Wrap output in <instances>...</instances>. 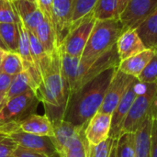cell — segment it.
Instances as JSON below:
<instances>
[{"label": "cell", "mask_w": 157, "mask_h": 157, "mask_svg": "<svg viewBox=\"0 0 157 157\" xmlns=\"http://www.w3.org/2000/svg\"><path fill=\"white\" fill-rule=\"evenodd\" d=\"M117 69L118 66L109 68L73 94L68 100L63 120L75 126H86L102 106Z\"/></svg>", "instance_id": "obj_1"}, {"label": "cell", "mask_w": 157, "mask_h": 157, "mask_svg": "<svg viewBox=\"0 0 157 157\" xmlns=\"http://www.w3.org/2000/svg\"><path fill=\"white\" fill-rule=\"evenodd\" d=\"M41 76L42 84L37 97L44 106L45 115L52 122L63 120L69 95L62 75V57L59 47L51 55L50 63Z\"/></svg>", "instance_id": "obj_2"}, {"label": "cell", "mask_w": 157, "mask_h": 157, "mask_svg": "<svg viewBox=\"0 0 157 157\" xmlns=\"http://www.w3.org/2000/svg\"><path fill=\"white\" fill-rule=\"evenodd\" d=\"M123 30L120 19L97 20L80 59L86 62L97 60L116 45Z\"/></svg>", "instance_id": "obj_3"}, {"label": "cell", "mask_w": 157, "mask_h": 157, "mask_svg": "<svg viewBox=\"0 0 157 157\" xmlns=\"http://www.w3.org/2000/svg\"><path fill=\"white\" fill-rule=\"evenodd\" d=\"M157 109V84L143 83L142 90L134 100L121 131L134 133ZM120 135V136H121Z\"/></svg>", "instance_id": "obj_4"}, {"label": "cell", "mask_w": 157, "mask_h": 157, "mask_svg": "<svg viewBox=\"0 0 157 157\" xmlns=\"http://www.w3.org/2000/svg\"><path fill=\"white\" fill-rule=\"evenodd\" d=\"M40 102L32 90L6 101L0 109V125L17 123L26 119L35 113Z\"/></svg>", "instance_id": "obj_5"}, {"label": "cell", "mask_w": 157, "mask_h": 157, "mask_svg": "<svg viewBox=\"0 0 157 157\" xmlns=\"http://www.w3.org/2000/svg\"><path fill=\"white\" fill-rule=\"evenodd\" d=\"M0 133L10 138L17 146L22 148L44 154L50 157L56 154L54 145L50 137L25 132L17 129L15 123L0 125Z\"/></svg>", "instance_id": "obj_6"}, {"label": "cell", "mask_w": 157, "mask_h": 157, "mask_svg": "<svg viewBox=\"0 0 157 157\" xmlns=\"http://www.w3.org/2000/svg\"><path fill=\"white\" fill-rule=\"evenodd\" d=\"M96 21L92 12L82 18L79 23L70 30L62 45L59 46L61 51L71 56L81 58Z\"/></svg>", "instance_id": "obj_7"}, {"label": "cell", "mask_w": 157, "mask_h": 157, "mask_svg": "<svg viewBox=\"0 0 157 157\" xmlns=\"http://www.w3.org/2000/svg\"><path fill=\"white\" fill-rule=\"evenodd\" d=\"M143 83L137 78L131 84L128 90L119 102L118 106L111 114V128L109 132V138L114 140L118 139L121 135V131L123 122L138 95L142 90Z\"/></svg>", "instance_id": "obj_8"}, {"label": "cell", "mask_w": 157, "mask_h": 157, "mask_svg": "<svg viewBox=\"0 0 157 157\" xmlns=\"http://www.w3.org/2000/svg\"><path fill=\"white\" fill-rule=\"evenodd\" d=\"M135 79V77L128 75L117 69L107 89L104 101L98 111L102 113L112 114L119 102L128 90L129 86Z\"/></svg>", "instance_id": "obj_9"}, {"label": "cell", "mask_w": 157, "mask_h": 157, "mask_svg": "<svg viewBox=\"0 0 157 157\" xmlns=\"http://www.w3.org/2000/svg\"><path fill=\"white\" fill-rule=\"evenodd\" d=\"M157 6V0H130L120 20L123 29H136Z\"/></svg>", "instance_id": "obj_10"}, {"label": "cell", "mask_w": 157, "mask_h": 157, "mask_svg": "<svg viewBox=\"0 0 157 157\" xmlns=\"http://www.w3.org/2000/svg\"><path fill=\"white\" fill-rule=\"evenodd\" d=\"M75 2V0H53L52 25L56 33L58 47L62 45L70 32Z\"/></svg>", "instance_id": "obj_11"}, {"label": "cell", "mask_w": 157, "mask_h": 157, "mask_svg": "<svg viewBox=\"0 0 157 157\" xmlns=\"http://www.w3.org/2000/svg\"><path fill=\"white\" fill-rule=\"evenodd\" d=\"M111 114L98 112L88 121L85 129V136L90 145H98L109 137Z\"/></svg>", "instance_id": "obj_12"}, {"label": "cell", "mask_w": 157, "mask_h": 157, "mask_svg": "<svg viewBox=\"0 0 157 157\" xmlns=\"http://www.w3.org/2000/svg\"><path fill=\"white\" fill-rule=\"evenodd\" d=\"M12 5L27 29L35 33L38 26L44 20V16L37 3L28 0H13Z\"/></svg>", "instance_id": "obj_13"}, {"label": "cell", "mask_w": 157, "mask_h": 157, "mask_svg": "<svg viewBox=\"0 0 157 157\" xmlns=\"http://www.w3.org/2000/svg\"><path fill=\"white\" fill-rule=\"evenodd\" d=\"M116 47L120 61L128 59L147 49L135 29L123 30L116 42Z\"/></svg>", "instance_id": "obj_14"}, {"label": "cell", "mask_w": 157, "mask_h": 157, "mask_svg": "<svg viewBox=\"0 0 157 157\" xmlns=\"http://www.w3.org/2000/svg\"><path fill=\"white\" fill-rule=\"evenodd\" d=\"M15 124L17 129L35 135L46 136L51 138L53 136L54 133L53 124L52 121L48 118V116L45 114L38 115L33 113Z\"/></svg>", "instance_id": "obj_15"}, {"label": "cell", "mask_w": 157, "mask_h": 157, "mask_svg": "<svg viewBox=\"0 0 157 157\" xmlns=\"http://www.w3.org/2000/svg\"><path fill=\"white\" fill-rule=\"evenodd\" d=\"M53 136L51 137V140L54 145L56 154L60 155L67 144L80 132V130L86 126H75L74 124L64 121H53Z\"/></svg>", "instance_id": "obj_16"}, {"label": "cell", "mask_w": 157, "mask_h": 157, "mask_svg": "<svg viewBox=\"0 0 157 157\" xmlns=\"http://www.w3.org/2000/svg\"><path fill=\"white\" fill-rule=\"evenodd\" d=\"M156 49H146L144 52L120 62L118 69L122 73L138 78L152 60Z\"/></svg>", "instance_id": "obj_17"}, {"label": "cell", "mask_w": 157, "mask_h": 157, "mask_svg": "<svg viewBox=\"0 0 157 157\" xmlns=\"http://www.w3.org/2000/svg\"><path fill=\"white\" fill-rule=\"evenodd\" d=\"M155 111L134 132V147H135L136 157H150L152 128H153L154 115Z\"/></svg>", "instance_id": "obj_18"}, {"label": "cell", "mask_w": 157, "mask_h": 157, "mask_svg": "<svg viewBox=\"0 0 157 157\" xmlns=\"http://www.w3.org/2000/svg\"><path fill=\"white\" fill-rule=\"evenodd\" d=\"M135 29L147 49H157V6Z\"/></svg>", "instance_id": "obj_19"}, {"label": "cell", "mask_w": 157, "mask_h": 157, "mask_svg": "<svg viewBox=\"0 0 157 157\" xmlns=\"http://www.w3.org/2000/svg\"><path fill=\"white\" fill-rule=\"evenodd\" d=\"M35 34L41 43L46 53L51 56L52 52L58 48L56 33L52 23L47 18H44V20L36 29Z\"/></svg>", "instance_id": "obj_20"}, {"label": "cell", "mask_w": 157, "mask_h": 157, "mask_svg": "<svg viewBox=\"0 0 157 157\" xmlns=\"http://www.w3.org/2000/svg\"><path fill=\"white\" fill-rule=\"evenodd\" d=\"M85 129L80 132L67 144L63 151L59 155L60 157H87L89 144L85 136ZM58 155V154H57Z\"/></svg>", "instance_id": "obj_21"}, {"label": "cell", "mask_w": 157, "mask_h": 157, "mask_svg": "<svg viewBox=\"0 0 157 157\" xmlns=\"http://www.w3.org/2000/svg\"><path fill=\"white\" fill-rule=\"evenodd\" d=\"M32 90L35 93L34 85L29 75L24 70L22 73L13 76L10 86L6 95V101Z\"/></svg>", "instance_id": "obj_22"}, {"label": "cell", "mask_w": 157, "mask_h": 157, "mask_svg": "<svg viewBox=\"0 0 157 157\" xmlns=\"http://www.w3.org/2000/svg\"><path fill=\"white\" fill-rule=\"evenodd\" d=\"M0 38L8 52H17L19 43L18 24L0 22Z\"/></svg>", "instance_id": "obj_23"}, {"label": "cell", "mask_w": 157, "mask_h": 157, "mask_svg": "<svg viewBox=\"0 0 157 157\" xmlns=\"http://www.w3.org/2000/svg\"><path fill=\"white\" fill-rule=\"evenodd\" d=\"M92 14L96 20L120 19L118 0H98Z\"/></svg>", "instance_id": "obj_24"}, {"label": "cell", "mask_w": 157, "mask_h": 157, "mask_svg": "<svg viewBox=\"0 0 157 157\" xmlns=\"http://www.w3.org/2000/svg\"><path fill=\"white\" fill-rule=\"evenodd\" d=\"M0 70L12 77L22 73L25 69L20 55L17 52H8L2 62Z\"/></svg>", "instance_id": "obj_25"}, {"label": "cell", "mask_w": 157, "mask_h": 157, "mask_svg": "<svg viewBox=\"0 0 157 157\" xmlns=\"http://www.w3.org/2000/svg\"><path fill=\"white\" fill-rule=\"evenodd\" d=\"M116 157H136L134 133H123L116 140Z\"/></svg>", "instance_id": "obj_26"}, {"label": "cell", "mask_w": 157, "mask_h": 157, "mask_svg": "<svg viewBox=\"0 0 157 157\" xmlns=\"http://www.w3.org/2000/svg\"><path fill=\"white\" fill-rule=\"evenodd\" d=\"M97 2L98 0H75L71 18L70 30L75 27L82 18L93 11Z\"/></svg>", "instance_id": "obj_27"}, {"label": "cell", "mask_w": 157, "mask_h": 157, "mask_svg": "<svg viewBox=\"0 0 157 157\" xmlns=\"http://www.w3.org/2000/svg\"><path fill=\"white\" fill-rule=\"evenodd\" d=\"M19 17L10 0H0V22L18 23Z\"/></svg>", "instance_id": "obj_28"}, {"label": "cell", "mask_w": 157, "mask_h": 157, "mask_svg": "<svg viewBox=\"0 0 157 157\" xmlns=\"http://www.w3.org/2000/svg\"><path fill=\"white\" fill-rule=\"evenodd\" d=\"M137 79L142 83L157 84V49L154 57Z\"/></svg>", "instance_id": "obj_29"}, {"label": "cell", "mask_w": 157, "mask_h": 157, "mask_svg": "<svg viewBox=\"0 0 157 157\" xmlns=\"http://www.w3.org/2000/svg\"><path fill=\"white\" fill-rule=\"evenodd\" d=\"M114 142V139L109 137L106 141L98 145L89 144L87 157H110Z\"/></svg>", "instance_id": "obj_30"}, {"label": "cell", "mask_w": 157, "mask_h": 157, "mask_svg": "<svg viewBox=\"0 0 157 157\" xmlns=\"http://www.w3.org/2000/svg\"><path fill=\"white\" fill-rule=\"evenodd\" d=\"M17 144L10 138L0 133V157H12Z\"/></svg>", "instance_id": "obj_31"}, {"label": "cell", "mask_w": 157, "mask_h": 157, "mask_svg": "<svg viewBox=\"0 0 157 157\" xmlns=\"http://www.w3.org/2000/svg\"><path fill=\"white\" fill-rule=\"evenodd\" d=\"M37 5L43 14L44 17L52 23V6L53 0H37Z\"/></svg>", "instance_id": "obj_32"}, {"label": "cell", "mask_w": 157, "mask_h": 157, "mask_svg": "<svg viewBox=\"0 0 157 157\" xmlns=\"http://www.w3.org/2000/svg\"><path fill=\"white\" fill-rule=\"evenodd\" d=\"M150 157H157V110L154 115V121H153Z\"/></svg>", "instance_id": "obj_33"}, {"label": "cell", "mask_w": 157, "mask_h": 157, "mask_svg": "<svg viewBox=\"0 0 157 157\" xmlns=\"http://www.w3.org/2000/svg\"><path fill=\"white\" fill-rule=\"evenodd\" d=\"M12 157H50L44 154L33 152L25 148H22L20 146H17V149L15 150Z\"/></svg>", "instance_id": "obj_34"}, {"label": "cell", "mask_w": 157, "mask_h": 157, "mask_svg": "<svg viewBox=\"0 0 157 157\" xmlns=\"http://www.w3.org/2000/svg\"><path fill=\"white\" fill-rule=\"evenodd\" d=\"M12 78H13L12 76L6 75V73L0 70V93L1 94L6 95V92L11 84Z\"/></svg>", "instance_id": "obj_35"}, {"label": "cell", "mask_w": 157, "mask_h": 157, "mask_svg": "<svg viewBox=\"0 0 157 157\" xmlns=\"http://www.w3.org/2000/svg\"><path fill=\"white\" fill-rule=\"evenodd\" d=\"M130 2V0H118V5H119V14L121 15L122 13V11L124 10V8L126 7V6L128 5V3Z\"/></svg>", "instance_id": "obj_36"}, {"label": "cell", "mask_w": 157, "mask_h": 157, "mask_svg": "<svg viewBox=\"0 0 157 157\" xmlns=\"http://www.w3.org/2000/svg\"><path fill=\"white\" fill-rule=\"evenodd\" d=\"M7 52H8L7 51H6V50L0 48V66H1L2 62H3V60H4V58H5V56H6V54Z\"/></svg>", "instance_id": "obj_37"}, {"label": "cell", "mask_w": 157, "mask_h": 157, "mask_svg": "<svg viewBox=\"0 0 157 157\" xmlns=\"http://www.w3.org/2000/svg\"><path fill=\"white\" fill-rule=\"evenodd\" d=\"M5 102H6V95L0 93V109H1L2 106L5 104Z\"/></svg>", "instance_id": "obj_38"}, {"label": "cell", "mask_w": 157, "mask_h": 157, "mask_svg": "<svg viewBox=\"0 0 157 157\" xmlns=\"http://www.w3.org/2000/svg\"><path fill=\"white\" fill-rule=\"evenodd\" d=\"M117 140V139H116ZM116 140L114 142V144H113V147H112V150H111V154H110V157H116Z\"/></svg>", "instance_id": "obj_39"}, {"label": "cell", "mask_w": 157, "mask_h": 157, "mask_svg": "<svg viewBox=\"0 0 157 157\" xmlns=\"http://www.w3.org/2000/svg\"><path fill=\"white\" fill-rule=\"evenodd\" d=\"M0 48H2V49H4V50L7 51V49H6V45L4 44V42H3V41H2V40H1V38H0ZM7 52H8V51H7Z\"/></svg>", "instance_id": "obj_40"}, {"label": "cell", "mask_w": 157, "mask_h": 157, "mask_svg": "<svg viewBox=\"0 0 157 157\" xmlns=\"http://www.w3.org/2000/svg\"><path fill=\"white\" fill-rule=\"evenodd\" d=\"M51 157H60V156H59V155H57V154H54L52 156H51Z\"/></svg>", "instance_id": "obj_41"}, {"label": "cell", "mask_w": 157, "mask_h": 157, "mask_svg": "<svg viewBox=\"0 0 157 157\" xmlns=\"http://www.w3.org/2000/svg\"><path fill=\"white\" fill-rule=\"evenodd\" d=\"M10 1H13V0H10ZM28 1H31V2H35V3H37V2H36V0H28Z\"/></svg>", "instance_id": "obj_42"}, {"label": "cell", "mask_w": 157, "mask_h": 157, "mask_svg": "<svg viewBox=\"0 0 157 157\" xmlns=\"http://www.w3.org/2000/svg\"><path fill=\"white\" fill-rule=\"evenodd\" d=\"M36 2H37V0H36Z\"/></svg>", "instance_id": "obj_43"}]
</instances>
